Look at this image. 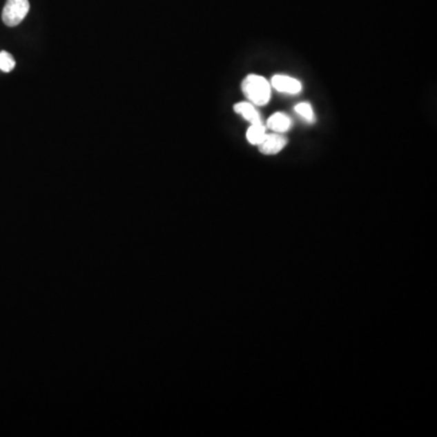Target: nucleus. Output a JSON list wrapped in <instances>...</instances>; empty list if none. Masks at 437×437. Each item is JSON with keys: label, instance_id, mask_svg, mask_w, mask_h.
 Masks as SVG:
<instances>
[{"label": "nucleus", "instance_id": "nucleus-4", "mask_svg": "<svg viewBox=\"0 0 437 437\" xmlns=\"http://www.w3.org/2000/svg\"><path fill=\"white\" fill-rule=\"evenodd\" d=\"M287 145V140L281 135H266L262 144L259 146V150L264 155H277L278 152H281L284 146Z\"/></svg>", "mask_w": 437, "mask_h": 437}, {"label": "nucleus", "instance_id": "nucleus-2", "mask_svg": "<svg viewBox=\"0 0 437 437\" xmlns=\"http://www.w3.org/2000/svg\"><path fill=\"white\" fill-rule=\"evenodd\" d=\"M30 8L28 0H6L1 12V20L8 27H16L25 20L30 12Z\"/></svg>", "mask_w": 437, "mask_h": 437}, {"label": "nucleus", "instance_id": "nucleus-8", "mask_svg": "<svg viewBox=\"0 0 437 437\" xmlns=\"http://www.w3.org/2000/svg\"><path fill=\"white\" fill-rule=\"evenodd\" d=\"M16 61L14 56L8 51H0V70L9 73L15 68Z\"/></svg>", "mask_w": 437, "mask_h": 437}, {"label": "nucleus", "instance_id": "nucleus-1", "mask_svg": "<svg viewBox=\"0 0 437 437\" xmlns=\"http://www.w3.org/2000/svg\"><path fill=\"white\" fill-rule=\"evenodd\" d=\"M242 90L248 100L258 106L266 105L270 101V84L264 77L251 75L242 83Z\"/></svg>", "mask_w": 437, "mask_h": 437}, {"label": "nucleus", "instance_id": "nucleus-6", "mask_svg": "<svg viewBox=\"0 0 437 437\" xmlns=\"http://www.w3.org/2000/svg\"><path fill=\"white\" fill-rule=\"evenodd\" d=\"M266 126L271 130L277 131V133H284V131L289 129L291 126V119L283 115L281 112L272 115L269 119H267Z\"/></svg>", "mask_w": 437, "mask_h": 437}, {"label": "nucleus", "instance_id": "nucleus-3", "mask_svg": "<svg viewBox=\"0 0 437 437\" xmlns=\"http://www.w3.org/2000/svg\"><path fill=\"white\" fill-rule=\"evenodd\" d=\"M272 86L276 90L287 94H298L302 90L300 81L287 76H275L272 78Z\"/></svg>", "mask_w": 437, "mask_h": 437}, {"label": "nucleus", "instance_id": "nucleus-9", "mask_svg": "<svg viewBox=\"0 0 437 437\" xmlns=\"http://www.w3.org/2000/svg\"><path fill=\"white\" fill-rule=\"evenodd\" d=\"M295 112H297L299 116H302L304 119H307V122L313 121V111H312V107L310 104L307 102H302L299 105L295 106Z\"/></svg>", "mask_w": 437, "mask_h": 437}, {"label": "nucleus", "instance_id": "nucleus-7", "mask_svg": "<svg viewBox=\"0 0 437 437\" xmlns=\"http://www.w3.org/2000/svg\"><path fill=\"white\" fill-rule=\"evenodd\" d=\"M265 137L266 129L262 124H251V128L246 131V139L251 145H260Z\"/></svg>", "mask_w": 437, "mask_h": 437}, {"label": "nucleus", "instance_id": "nucleus-5", "mask_svg": "<svg viewBox=\"0 0 437 437\" xmlns=\"http://www.w3.org/2000/svg\"><path fill=\"white\" fill-rule=\"evenodd\" d=\"M235 112L244 117V119L251 122V124H262V117L259 112L248 102H238L235 105Z\"/></svg>", "mask_w": 437, "mask_h": 437}]
</instances>
